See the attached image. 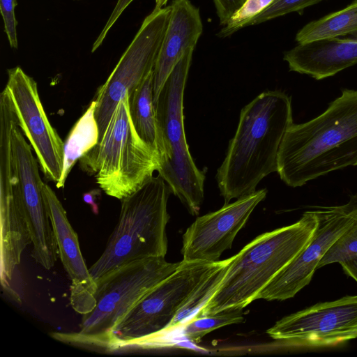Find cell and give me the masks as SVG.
<instances>
[{
    "label": "cell",
    "mask_w": 357,
    "mask_h": 357,
    "mask_svg": "<svg viewBox=\"0 0 357 357\" xmlns=\"http://www.w3.org/2000/svg\"><path fill=\"white\" fill-rule=\"evenodd\" d=\"M289 70L320 80L357 63V38L342 36L298 44L284 54Z\"/></svg>",
    "instance_id": "17"
},
{
    "label": "cell",
    "mask_w": 357,
    "mask_h": 357,
    "mask_svg": "<svg viewBox=\"0 0 357 357\" xmlns=\"http://www.w3.org/2000/svg\"><path fill=\"white\" fill-rule=\"evenodd\" d=\"M17 0H0V12L3 20L4 31L11 47L17 49V22L15 15Z\"/></svg>",
    "instance_id": "26"
},
{
    "label": "cell",
    "mask_w": 357,
    "mask_h": 357,
    "mask_svg": "<svg viewBox=\"0 0 357 357\" xmlns=\"http://www.w3.org/2000/svg\"><path fill=\"white\" fill-rule=\"evenodd\" d=\"M319 223L305 248L259 292L257 299L284 301L311 281L321 259L356 217L335 206L317 207Z\"/></svg>",
    "instance_id": "12"
},
{
    "label": "cell",
    "mask_w": 357,
    "mask_h": 357,
    "mask_svg": "<svg viewBox=\"0 0 357 357\" xmlns=\"http://www.w3.org/2000/svg\"><path fill=\"white\" fill-rule=\"evenodd\" d=\"M356 217V216H355ZM357 258V218L353 224L334 242L318 264L317 268L333 263Z\"/></svg>",
    "instance_id": "23"
},
{
    "label": "cell",
    "mask_w": 357,
    "mask_h": 357,
    "mask_svg": "<svg viewBox=\"0 0 357 357\" xmlns=\"http://www.w3.org/2000/svg\"><path fill=\"white\" fill-rule=\"evenodd\" d=\"M96 102L93 100L84 114L74 125L63 146V171L58 188H63L75 162L98 142L99 130L95 117Z\"/></svg>",
    "instance_id": "18"
},
{
    "label": "cell",
    "mask_w": 357,
    "mask_h": 357,
    "mask_svg": "<svg viewBox=\"0 0 357 357\" xmlns=\"http://www.w3.org/2000/svg\"><path fill=\"white\" fill-rule=\"evenodd\" d=\"M5 88L10 96L19 126L33 149L40 169L56 185L63 171L64 142L46 115L37 83L17 66L8 70Z\"/></svg>",
    "instance_id": "11"
},
{
    "label": "cell",
    "mask_w": 357,
    "mask_h": 357,
    "mask_svg": "<svg viewBox=\"0 0 357 357\" xmlns=\"http://www.w3.org/2000/svg\"><path fill=\"white\" fill-rule=\"evenodd\" d=\"M319 223L317 211L296 222L264 233L234 255L217 291L194 317L244 308L308 243Z\"/></svg>",
    "instance_id": "3"
},
{
    "label": "cell",
    "mask_w": 357,
    "mask_h": 357,
    "mask_svg": "<svg viewBox=\"0 0 357 357\" xmlns=\"http://www.w3.org/2000/svg\"><path fill=\"white\" fill-rule=\"evenodd\" d=\"M323 0H275L268 8L249 21L246 25L261 24L294 12L303 11Z\"/></svg>",
    "instance_id": "25"
},
{
    "label": "cell",
    "mask_w": 357,
    "mask_h": 357,
    "mask_svg": "<svg viewBox=\"0 0 357 357\" xmlns=\"http://www.w3.org/2000/svg\"><path fill=\"white\" fill-rule=\"evenodd\" d=\"M0 225L1 284L7 294L20 301L10 284L22 253L31 243V238L21 207L11 138L8 135L0 138Z\"/></svg>",
    "instance_id": "13"
},
{
    "label": "cell",
    "mask_w": 357,
    "mask_h": 357,
    "mask_svg": "<svg viewBox=\"0 0 357 357\" xmlns=\"http://www.w3.org/2000/svg\"><path fill=\"white\" fill-rule=\"evenodd\" d=\"M96 191L97 190H93L89 192L88 193H85L83 196L84 200L92 206L94 212H96L98 209L97 205L95 204V202L93 200L94 196L98 193L96 192Z\"/></svg>",
    "instance_id": "31"
},
{
    "label": "cell",
    "mask_w": 357,
    "mask_h": 357,
    "mask_svg": "<svg viewBox=\"0 0 357 357\" xmlns=\"http://www.w3.org/2000/svg\"><path fill=\"white\" fill-rule=\"evenodd\" d=\"M180 264L168 262L164 257H149L114 269L96 282V306L82 316L79 331L56 333V337L68 342L104 349L115 325Z\"/></svg>",
    "instance_id": "7"
},
{
    "label": "cell",
    "mask_w": 357,
    "mask_h": 357,
    "mask_svg": "<svg viewBox=\"0 0 357 357\" xmlns=\"http://www.w3.org/2000/svg\"><path fill=\"white\" fill-rule=\"evenodd\" d=\"M171 10V6L153 9L145 17L115 68L98 89L93 100L96 102L95 117L98 126L99 139L119 101L126 93L130 98L153 70Z\"/></svg>",
    "instance_id": "9"
},
{
    "label": "cell",
    "mask_w": 357,
    "mask_h": 357,
    "mask_svg": "<svg viewBox=\"0 0 357 357\" xmlns=\"http://www.w3.org/2000/svg\"><path fill=\"white\" fill-rule=\"evenodd\" d=\"M243 308L227 309L218 313L193 317L183 325L184 335L193 342H199L208 333L225 326L245 321Z\"/></svg>",
    "instance_id": "22"
},
{
    "label": "cell",
    "mask_w": 357,
    "mask_h": 357,
    "mask_svg": "<svg viewBox=\"0 0 357 357\" xmlns=\"http://www.w3.org/2000/svg\"><path fill=\"white\" fill-rule=\"evenodd\" d=\"M46 208L56 238L59 256L70 281V304L82 315L91 312L96 304L97 284L82 255L78 236L54 191L47 183L42 186Z\"/></svg>",
    "instance_id": "15"
},
{
    "label": "cell",
    "mask_w": 357,
    "mask_h": 357,
    "mask_svg": "<svg viewBox=\"0 0 357 357\" xmlns=\"http://www.w3.org/2000/svg\"><path fill=\"white\" fill-rule=\"evenodd\" d=\"M233 257L234 256L225 259L223 264L210 274L193 291L186 303L178 310L166 331L183 326L186 321L193 318L208 303L217 291Z\"/></svg>",
    "instance_id": "21"
},
{
    "label": "cell",
    "mask_w": 357,
    "mask_h": 357,
    "mask_svg": "<svg viewBox=\"0 0 357 357\" xmlns=\"http://www.w3.org/2000/svg\"><path fill=\"white\" fill-rule=\"evenodd\" d=\"M351 36H354V37H355V38H357V33H356V34H354V35H352Z\"/></svg>",
    "instance_id": "33"
},
{
    "label": "cell",
    "mask_w": 357,
    "mask_h": 357,
    "mask_svg": "<svg viewBox=\"0 0 357 357\" xmlns=\"http://www.w3.org/2000/svg\"><path fill=\"white\" fill-rule=\"evenodd\" d=\"M79 164L106 195L120 200L138 190L158 171L157 153L140 138L132 122L128 93L116 105L101 138Z\"/></svg>",
    "instance_id": "6"
},
{
    "label": "cell",
    "mask_w": 357,
    "mask_h": 357,
    "mask_svg": "<svg viewBox=\"0 0 357 357\" xmlns=\"http://www.w3.org/2000/svg\"><path fill=\"white\" fill-rule=\"evenodd\" d=\"M220 24L225 26L245 0H213Z\"/></svg>",
    "instance_id": "28"
},
{
    "label": "cell",
    "mask_w": 357,
    "mask_h": 357,
    "mask_svg": "<svg viewBox=\"0 0 357 357\" xmlns=\"http://www.w3.org/2000/svg\"><path fill=\"white\" fill-rule=\"evenodd\" d=\"M276 340L317 348L357 338V296L320 303L286 316L266 331Z\"/></svg>",
    "instance_id": "10"
},
{
    "label": "cell",
    "mask_w": 357,
    "mask_h": 357,
    "mask_svg": "<svg viewBox=\"0 0 357 357\" xmlns=\"http://www.w3.org/2000/svg\"><path fill=\"white\" fill-rule=\"evenodd\" d=\"M266 194V189L256 190L198 217L183 235V260L216 261L224 251L231 248L236 236Z\"/></svg>",
    "instance_id": "14"
},
{
    "label": "cell",
    "mask_w": 357,
    "mask_h": 357,
    "mask_svg": "<svg viewBox=\"0 0 357 357\" xmlns=\"http://www.w3.org/2000/svg\"><path fill=\"white\" fill-rule=\"evenodd\" d=\"M168 1L169 0H155V6L154 9L158 10L162 8V7L166 5Z\"/></svg>",
    "instance_id": "32"
},
{
    "label": "cell",
    "mask_w": 357,
    "mask_h": 357,
    "mask_svg": "<svg viewBox=\"0 0 357 357\" xmlns=\"http://www.w3.org/2000/svg\"><path fill=\"white\" fill-rule=\"evenodd\" d=\"M223 262L182 260L115 325L104 349L116 351L126 342L165 332L193 291Z\"/></svg>",
    "instance_id": "8"
},
{
    "label": "cell",
    "mask_w": 357,
    "mask_h": 357,
    "mask_svg": "<svg viewBox=\"0 0 357 357\" xmlns=\"http://www.w3.org/2000/svg\"><path fill=\"white\" fill-rule=\"evenodd\" d=\"M169 23L153 69V102L185 52L195 48L203 31L199 10L190 0H174Z\"/></svg>",
    "instance_id": "16"
},
{
    "label": "cell",
    "mask_w": 357,
    "mask_h": 357,
    "mask_svg": "<svg viewBox=\"0 0 357 357\" xmlns=\"http://www.w3.org/2000/svg\"><path fill=\"white\" fill-rule=\"evenodd\" d=\"M357 33V0L346 8L305 25L296 34L298 44Z\"/></svg>",
    "instance_id": "20"
},
{
    "label": "cell",
    "mask_w": 357,
    "mask_h": 357,
    "mask_svg": "<svg viewBox=\"0 0 357 357\" xmlns=\"http://www.w3.org/2000/svg\"><path fill=\"white\" fill-rule=\"evenodd\" d=\"M349 166H357V90L347 89L317 117L291 125L279 150L277 172L296 188Z\"/></svg>",
    "instance_id": "2"
},
{
    "label": "cell",
    "mask_w": 357,
    "mask_h": 357,
    "mask_svg": "<svg viewBox=\"0 0 357 357\" xmlns=\"http://www.w3.org/2000/svg\"><path fill=\"white\" fill-rule=\"evenodd\" d=\"M133 0H118L117 3L113 9L108 20L104 26L100 33L98 36L96 41L93 43L91 52H94L103 43L106 36L110 29L113 26L114 23L117 21L125 9L130 4Z\"/></svg>",
    "instance_id": "27"
},
{
    "label": "cell",
    "mask_w": 357,
    "mask_h": 357,
    "mask_svg": "<svg viewBox=\"0 0 357 357\" xmlns=\"http://www.w3.org/2000/svg\"><path fill=\"white\" fill-rule=\"evenodd\" d=\"M171 192L159 174L121 200L119 220L102 254L89 268L97 282L114 269L133 261L165 256L167 200Z\"/></svg>",
    "instance_id": "4"
},
{
    "label": "cell",
    "mask_w": 357,
    "mask_h": 357,
    "mask_svg": "<svg viewBox=\"0 0 357 357\" xmlns=\"http://www.w3.org/2000/svg\"><path fill=\"white\" fill-rule=\"evenodd\" d=\"M346 275L357 282V258L340 264Z\"/></svg>",
    "instance_id": "29"
},
{
    "label": "cell",
    "mask_w": 357,
    "mask_h": 357,
    "mask_svg": "<svg viewBox=\"0 0 357 357\" xmlns=\"http://www.w3.org/2000/svg\"><path fill=\"white\" fill-rule=\"evenodd\" d=\"M338 206L342 211L349 213L357 218V194L351 195L347 204Z\"/></svg>",
    "instance_id": "30"
},
{
    "label": "cell",
    "mask_w": 357,
    "mask_h": 357,
    "mask_svg": "<svg viewBox=\"0 0 357 357\" xmlns=\"http://www.w3.org/2000/svg\"><path fill=\"white\" fill-rule=\"evenodd\" d=\"M194 49H188L174 66L154 106L159 162L157 172L171 192L195 215L204 200L205 175L190 155L183 124V95Z\"/></svg>",
    "instance_id": "5"
},
{
    "label": "cell",
    "mask_w": 357,
    "mask_h": 357,
    "mask_svg": "<svg viewBox=\"0 0 357 357\" xmlns=\"http://www.w3.org/2000/svg\"><path fill=\"white\" fill-rule=\"evenodd\" d=\"M292 123L291 98L281 91H264L241 109L216 174L225 204L253 193L264 177L277 172L279 150Z\"/></svg>",
    "instance_id": "1"
},
{
    "label": "cell",
    "mask_w": 357,
    "mask_h": 357,
    "mask_svg": "<svg viewBox=\"0 0 357 357\" xmlns=\"http://www.w3.org/2000/svg\"><path fill=\"white\" fill-rule=\"evenodd\" d=\"M130 114L140 138L157 152V127L153 102V70L129 98Z\"/></svg>",
    "instance_id": "19"
},
{
    "label": "cell",
    "mask_w": 357,
    "mask_h": 357,
    "mask_svg": "<svg viewBox=\"0 0 357 357\" xmlns=\"http://www.w3.org/2000/svg\"><path fill=\"white\" fill-rule=\"evenodd\" d=\"M275 0H245L218 33L220 38L231 36L246 26L248 22L268 8Z\"/></svg>",
    "instance_id": "24"
}]
</instances>
